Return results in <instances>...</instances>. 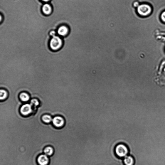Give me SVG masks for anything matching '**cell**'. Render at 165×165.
I'll list each match as a JSON object with an SVG mask.
<instances>
[{
  "label": "cell",
  "mask_w": 165,
  "mask_h": 165,
  "mask_svg": "<svg viewBox=\"0 0 165 165\" xmlns=\"http://www.w3.org/2000/svg\"><path fill=\"white\" fill-rule=\"evenodd\" d=\"M115 152L117 157L123 159L129 155V151L126 144L121 143L118 144L115 147Z\"/></svg>",
  "instance_id": "cell-1"
},
{
  "label": "cell",
  "mask_w": 165,
  "mask_h": 165,
  "mask_svg": "<svg viewBox=\"0 0 165 165\" xmlns=\"http://www.w3.org/2000/svg\"><path fill=\"white\" fill-rule=\"evenodd\" d=\"M49 47L53 51H57L60 49L63 45L62 39L58 36L52 37L49 44Z\"/></svg>",
  "instance_id": "cell-2"
},
{
  "label": "cell",
  "mask_w": 165,
  "mask_h": 165,
  "mask_svg": "<svg viewBox=\"0 0 165 165\" xmlns=\"http://www.w3.org/2000/svg\"><path fill=\"white\" fill-rule=\"evenodd\" d=\"M151 11V6L147 4L139 5L137 8V12L139 15L142 16H146L149 15Z\"/></svg>",
  "instance_id": "cell-3"
},
{
  "label": "cell",
  "mask_w": 165,
  "mask_h": 165,
  "mask_svg": "<svg viewBox=\"0 0 165 165\" xmlns=\"http://www.w3.org/2000/svg\"><path fill=\"white\" fill-rule=\"evenodd\" d=\"M32 111L31 105L28 104L23 105L21 108V113L24 115H27L30 113Z\"/></svg>",
  "instance_id": "cell-4"
},
{
  "label": "cell",
  "mask_w": 165,
  "mask_h": 165,
  "mask_svg": "<svg viewBox=\"0 0 165 165\" xmlns=\"http://www.w3.org/2000/svg\"><path fill=\"white\" fill-rule=\"evenodd\" d=\"M49 161L48 158L45 155H41L38 159V162L39 165H48Z\"/></svg>",
  "instance_id": "cell-5"
},
{
  "label": "cell",
  "mask_w": 165,
  "mask_h": 165,
  "mask_svg": "<svg viewBox=\"0 0 165 165\" xmlns=\"http://www.w3.org/2000/svg\"><path fill=\"white\" fill-rule=\"evenodd\" d=\"M123 161L125 165H134L135 163L134 158L130 155H128L124 158Z\"/></svg>",
  "instance_id": "cell-6"
},
{
  "label": "cell",
  "mask_w": 165,
  "mask_h": 165,
  "mask_svg": "<svg viewBox=\"0 0 165 165\" xmlns=\"http://www.w3.org/2000/svg\"><path fill=\"white\" fill-rule=\"evenodd\" d=\"M53 122L55 126L60 127L63 126L64 123L63 118L60 117H56L53 120Z\"/></svg>",
  "instance_id": "cell-7"
},
{
  "label": "cell",
  "mask_w": 165,
  "mask_h": 165,
  "mask_svg": "<svg viewBox=\"0 0 165 165\" xmlns=\"http://www.w3.org/2000/svg\"><path fill=\"white\" fill-rule=\"evenodd\" d=\"M68 29L67 27L62 26L58 28V32L59 35L65 36L68 34Z\"/></svg>",
  "instance_id": "cell-8"
},
{
  "label": "cell",
  "mask_w": 165,
  "mask_h": 165,
  "mask_svg": "<svg viewBox=\"0 0 165 165\" xmlns=\"http://www.w3.org/2000/svg\"><path fill=\"white\" fill-rule=\"evenodd\" d=\"M42 11L45 14L49 15L52 12L51 6L48 4H45L43 6Z\"/></svg>",
  "instance_id": "cell-9"
},
{
  "label": "cell",
  "mask_w": 165,
  "mask_h": 165,
  "mask_svg": "<svg viewBox=\"0 0 165 165\" xmlns=\"http://www.w3.org/2000/svg\"><path fill=\"white\" fill-rule=\"evenodd\" d=\"M19 97L21 100L23 102H27L30 99L28 94L26 92H22L19 94Z\"/></svg>",
  "instance_id": "cell-10"
},
{
  "label": "cell",
  "mask_w": 165,
  "mask_h": 165,
  "mask_svg": "<svg viewBox=\"0 0 165 165\" xmlns=\"http://www.w3.org/2000/svg\"><path fill=\"white\" fill-rule=\"evenodd\" d=\"M7 95L8 93L7 91L4 90V89H1V90H0V99H1V100H5L7 97Z\"/></svg>",
  "instance_id": "cell-11"
},
{
  "label": "cell",
  "mask_w": 165,
  "mask_h": 165,
  "mask_svg": "<svg viewBox=\"0 0 165 165\" xmlns=\"http://www.w3.org/2000/svg\"><path fill=\"white\" fill-rule=\"evenodd\" d=\"M44 152L45 154L48 156H51L53 153V150L51 147H48L45 148Z\"/></svg>",
  "instance_id": "cell-12"
},
{
  "label": "cell",
  "mask_w": 165,
  "mask_h": 165,
  "mask_svg": "<svg viewBox=\"0 0 165 165\" xmlns=\"http://www.w3.org/2000/svg\"><path fill=\"white\" fill-rule=\"evenodd\" d=\"M42 119L45 122L49 123L52 121L51 117L48 115H45L43 117Z\"/></svg>",
  "instance_id": "cell-13"
},
{
  "label": "cell",
  "mask_w": 165,
  "mask_h": 165,
  "mask_svg": "<svg viewBox=\"0 0 165 165\" xmlns=\"http://www.w3.org/2000/svg\"><path fill=\"white\" fill-rule=\"evenodd\" d=\"M31 104L34 107H37L39 105V102L37 99H32L31 101Z\"/></svg>",
  "instance_id": "cell-14"
},
{
  "label": "cell",
  "mask_w": 165,
  "mask_h": 165,
  "mask_svg": "<svg viewBox=\"0 0 165 165\" xmlns=\"http://www.w3.org/2000/svg\"><path fill=\"white\" fill-rule=\"evenodd\" d=\"M139 6V3L137 1H135L133 3V6L134 8H137Z\"/></svg>",
  "instance_id": "cell-15"
},
{
  "label": "cell",
  "mask_w": 165,
  "mask_h": 165,
  "mask_svg": "<svg viewBox=\"0 0 165 165\" xmlns=\"http://www.w3.org/2000/svg\"><path fill=\"white\" fill-rule=\"evenodd\" d=\"M161 18L163 21L165 22V12H164L161 14Z\"/></svg>",
  "instance_id": "cell-16"
},
{
  "label": "cell",
  "mask_w": 165,
  "mask_h": 165,
  "mask_svg": "<svg viewBox=\"0 0 165 165\" xmlns=\"http://www.w3.org/2000/svg\"><path fill=\"white\" fill-rule=\"evenodd\" d=\"M50 35L52 37H54V36H55V32L54 31H52L50 32Z\"/></svg>",
  "instance_id": "cell-17"
},
{
  "label": "cell",
  "mask_w": 165,
  "mask_h": 165,
  "mask_svg": "<svg viewBox=\"0 0 165 165\" xmlns=\"http://www.w3.org/2000/svg\"><path fill=\"white\" fill-rule=\"evenodd\" d=\"M42 1H44L45 2H48L50 1V0H42Z\"/></svg>",
  "instance_id": "cell-18"
}]
</instances>
